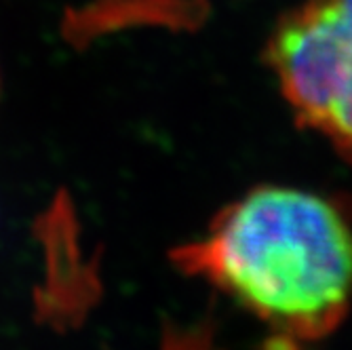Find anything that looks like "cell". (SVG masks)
Listing matches in <instances>:
<instances>
[{
    "label": "cell",
    "mask_w": 352,
    "mask_h": 350,
    "mask_svg": "<svg viewBox=\"0 0 352 350\" xmlns=\"http://www.w3.org/2000/svg\"><path fill=\"white\" fill-rule=\"evenodd\" d=\"M266 61L296 120L352 163V0H306L287 11Z\"/></svg>",
    "instance_id": "cell-2"
},
{
    "label": "cell",
    "mask_w": 352,
    "mask_h": 350,
    "mask_svg": "<svg viewBox=\"0 0 352 350\" xmlns=\"http://www.w3.org/2000/svg\"><path fill=\"white\" fill-rule=\"evenodd\" d=\"M171 258L280 340H321L352 306V209L340 197L264 184Z\"/></svg>",
    "instance_id": "cell-1"
},
{
    "label": "cell",
    "mask_w": 352,
    "mask_h": 350,
    "mask_svg": "<svg viewBox=\"0 0 352 350\" xmlns=\"http://www.w3.org/2000/svg\"><path fill=\"white\" fill-rule=\"evenodd\" d=\"M283 350H292V348H283Z\"/></svg>",
    "instance_id": "cell-3"
}]
</instances>
